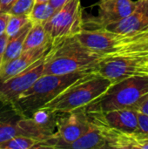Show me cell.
I'll list each match as a JSON object with an SVG mask.
<instances>
[{
  "instance_id": "obj_15",
  "label": "cell",
  "mask_w": 148,
  "mask_h": 149,
  "mask_svg": "<svg viewBox=\"0 0 148 149\" xmlns=\"http://www.w3.org/2000/svg\"><path fill=\"white\" fill-rule=\"evenodd\" d=\"M110 127L124 132H135L138 125V113L131 108L96 113Z\"/></svg>"
},
{
  "instance_id": "obj_21",
  "label": "cell",
  "mask_w": 148,
  "mask_h": 149,
  "mask_svg": "<svg viewBox=\"0 0 148 149\" xmlns=\"http://www.w3.org/2000/svg\"><path fill=\"white\" fill-rule=\"evenodd\" d=\"M28 22L29 20L26 15H10L5 29V34L8 38L14 36Z\"/></svg>"
},
{
  "instance_id": "obj_19",
  "label": "cell",
  "mask_w": 148,
  "mask_h": 149,
  "mask_svg": "<svg viewBox=\"0 0 148 149\" xmlns=\"http://www.w3.org/2000/svg\"><path fill=\"white\" fill-rule=\"evenodd\" d=\"M56 12V10L49 3H35L31 11L26 15L29 22L31 24H44Z\"/></svg>"
},
{
  "instance_id": "obj_16",
  "label": "cell",
  "mask_w": 148,
  "mask_h": 149,
  "mask_svg": "<svg viewBox=\"0 0 148 149\" xmlns=\"http://www.w3.org/2000/svg\"><path fill=\"white\" fill-rule=\"evenodd\" d=\"M89 118V116H88ZM90 129L72 143L65 145L62 149H104L107 148L106 141L98 127L89 118Z\"/></svg>"
},
{
  "instance_id": "obj_17",
  "label": "cell",
  "mask_w": 148,
  "mask_h": 149,
  "mask_svg": "<svg viewBox=\"0 0 148 149\" xmlns=\"http://www.w3.org/2000/svg\"><path fill=\"white\" fill-rule=\"evenodd\" d=\"M31 25H32L31 23L28 22L17 34L8 38V41L4 49L3 56L2 69L6 64H8L10 61H11L13 58L17 57L22 52L25 37L28 31H30Z\"/></svg>"
},
{
  "instance_id": "obj_26",
  "label": "cell",
  "mask_w": 148,
  "mask_h": 149,
  "mask_svg": "<svg viewBox=\"0 0 148 149\" xmlns=\"http://www.w3.org/2000/svg\"><path fill=\"white\" fill-rule=\"evenodd\" d=\"M8 38H9L7 37L5 33L0 36V72L2 71V60H3V52H4V49H5Z\"/></svg>"
},
{
  "instance_id": "obj_18",
  "label": "cell",
  "mask_w": 148,
  "mask_h": 149,
  "mask_svg": "<svg viewBox=\"0 0 148 149\" xmlns=\"http://www.w3.org/2000/svg\"><path fill=\"white\" fill-rule=\"evenodd\" d=\"M51 41V39L43 24H32L25 37L22 52L40 47Z\"/></svg>"
},
{
  "instance_id": "obj_25",
  "label": "cell",
  "mask_w": 148,
  "mask_h": 149,
  "mask_svg": "<svg viewBox=\"0 0 148 149\" xmlns=\"http://www.w3.org/2000/svg\"><path fill=\"white\" fill-rule=\"evenodd\" d=\"M10 14L9 12L0 13V36L5 33V29L7 26V23L9 21Z\"/></svg>"
},
{
  "instance_id": "obj_22",
  "label": "cell",
  "mask_w": 148,
  "mask_h": 149,
  "mask_svg": "<svg viewBox=\"0 0 148 149\" xmlns=\"http://www.w3.org/2000/svg\"><path fill=\"white\" fill-rule=\"evenodd\" d=\"M35 3L36 0H16L9 13L10 15H27Z\"/></svg>"
},
{
  "instance_id": "obj_14",
  "label": "cell",
  "mask_w": 148,
  "mask_h": 149,
  "mask_svg": "<svg viewBox=\"0 0 148 149\" xmlns=\"http://www.w3.org/2000/svg\"><path fill=\"white\" fill-rule=\"evenodd\" d=\"M23 117L13 102H0V144L17 135L25 136L19 125Z\"/></svg>"
},
{
  "instance_id": "obj_28",
  "label": "cell",
  "mask_w": 148,
  "mask_h": 149,
  "mask_svg": "<svg viewBox=\"0 0 148 149\" xmlns=\"http://www.w3.org/2000/svg\"><path fill=\"white\" fill-rule=\"evenodd\" d=\"M70 0H49V3L56 10H58V9H60L63 5H65L67 2H69Z\"/></svg>"
},
{
  "instance_id": "obj_2",
  "label": "cell",
  "mask_w": 148,
  "mask_h": 149,
  "mask_svg": "<svg viewBox=\"0 0 148 149\" xmlns=\"http://www.w3.org/2000/svg\"><path fill=\"white\" fill-rule=\"evenodd\" d=\"M91 72H94L44 74L22 93L13 103L24 117H30L36 110L51 101L72 83Z\"/></svg>"
},
{
  "instance_id": "obj_4",
  "label": "cell",
  "mask_w": 148,
  "mask_h": 149,
  "mask_svg": "<svg viewBox=\"0 0 148 149\" xmlns=\"http://www.w3.org/2000/svg\"><path fill=\"white\" fill-rule=\"evenodd\" d=\"M147 93L148 75L132 76L113 83L102 95L84 108L87 113H104L130 108Z\"/></svg>"
},
{
  "instance_id": "obj_23",
  "label": "cell",
  "mask_w": 148,
  "mask_h": 149,
  "mask_svg": "<svg viewBox=\"0 0 148 149\" xmlns=\"http://www.w3.org/2000/svg\"><path fill=\"white\" fill-rule=\"evenodd\" d=\"M130 108L139 113L148 115V93L143 95Z\"/></svg>"
},
{
  "instance_id": "obj_29",
  "label": "cell",
  "mask_w": 148,
  "mask_h": 149,
  "mask_svg": "<svg viewBox=\"0 0 148 149\" xmlns=\"http://www.w3.org/2000/svg\"><path fill=\"white\" fill-rule=\"evenodd\" d=\"M49 2V0H36V3H45Z\"/></svg>"
},
{
  "instance_id": "obj_24",
  "label": "cell",
  "mask_w": 148,
  "mask_h": 149,
  "mask_svg": "<svg viewBox=\"0 0 148 149\" xmlns=\"http://www.w3.org/2000/svg\"><path fill=\"white\" fill-rule=\"evenodd\" d=\"M136 132L148 134V115L138 113V125Z\"/></svg>"
},
{
  "instance_id": "obj_8",
  "label": "cell",
  "mask_w": 148,
  "mask_h": 149,
  "mask_svg": "<svg viewBox=\"0 0 148 149\" xmlns=\"http://www.w3.org/2000/svg\"><path fill=\"white\" fill-rule=\"evenodd\" d=\"M87 113V112H86ZM91 120L98 127L107 148L148 149V134L124 132L108 126L96 113H87Z\"/></svg>"
},
{
  "instance_id": "obj_10",
  "label": "cell",
  "mask_w": 148,
  "mask_h": 149,
  "mask_svg": "<svg viewBox=\"0 0 148 149\" xmlns=\"http://www.w3.org/2000/svg\"><path fill=\"white\" fill-rule=\"evenodd\" d=\"M136 5L133 0H100L98 15L84 17V29H103L107 24L118 22L129 15Z\"/></svg>"
},
{
  "instance_id": "obj_5",
  "label": "cell",
  "mask_w": 148,
  "mask_h": 149,
  "mask_svg": "<svg viewBox=\"0 0 148 149\" xmlns=\"http://www.w3.org/2000/svg\"><path fill=\"white\" fill-rule=\"evenodd\" d=\"M97 72L112 84L132 76L148 75V55L123 53L105 56L98 64Z\"/></svg>"
},
{
  "instance_id": "obj_3",
  "label": "cell",
  "mask_w": 148,
  "mask_h": 149,
  "mask_svg": "<svg viewBox=\"0 0 148 149\" xmlns=\"http://www.w3.org/2000/svg\"><path fill=\"white\" fill-rule=\"evenodd\" d=\"M112 82L98 72H91L78 79L43 107L56 113H67L84 108L102 95Z\"/></svg>"
},
{
  "instance_id": "obj_12",
  "label": "cell",
  "mask_w": 148,
  "mask_h": 149,
  "mask_svg": "<svg viewBox=\"0 0 148 149\" xmlns=\"http://www.w3.org/2000/svg\"><path fill=\"white\" fill-rule=\"evenodd\" d=\"M103 29L122 36H131L148 29V0H136V5L129 15Z\"/></svg>"
},
{
  "instance_id": "obj_30",
  "label": "cell",
  "mask_w": 148,
  "mask_h": 149,
  "mask_svg": "<svg viewBox=\"0 0 148 149\" xmlns=\"http://www.w3.org/2000/svg\"><path fill=\"white\" fill-rule=\"evenodd\" d=\"M136 54H147L148 55V48L146 51H144V52H140V53H136Z\"/></svg>"
},
{
  "instance_id": "obj_9",
  "label": "cell",
  "mask_w": 148,
  "mask_h": 149,
  "mask_svg": "<svg viewBox=\"0 0 148 149\" xmlns=\"http://www.w3.org/2000/svg\"><path fill=\"white\" fill-rule=\"evenodd\" d=\"M44 57L32 64L23 72L5 79L0 80V102H13L43 75Z\"/></svg>"
},
{
  "instance_id": "obj_27",
  "label": "cell",
  "mask_w": 148,
  "mask_h": 149,
  "mask_svg": "<svg viewBox=\"0 0 148 149\" xmlns=\"http://www.w3.org/2000/svg\"><path fill=\"white\" fill-rule=\"evenodd\" d=\"M16 0H0V13L9 12Z\"/></svg>"
},
{
  "instance_id": "obj_7",
  "label": "cell",
  "mask_w": 148,
  "mask_h": 149,
  "mask_svg": "<svg viewBox=\"0 0 148 149\" xmlns=\"http://www.w3.org/2000/svg\"><path fill=\"white\" fill-rule=\"evenodd\" d=\"M51 39L76 36L84 29L81 0H70L44 24Z\"/></svg>"
},
{
  "instance_id": "obj_11",
  "label": "cell",
  "mask_w": 148,
  "mask_h": 149,
  "mask_svg": "<svg viewBox=\"0 0 148 149\" xmlns=\"http://www.w3.org/2000/svg\"><path fill=\"white\" fill-rule=\"evenodd\" d=\"M76 37L84 46L102 57L114 54L123 38L105 29H83Z\"/></svg>"
},
{
  "instance_id": "obj_13",
  "label": "cell",
  "mask_w": 148,
  "mask_h": 149,
  "mask_svg": "<svg viewBox=\"0 0 148 149\" xmlns=\"http://www.w3.org/2000/svg\"><path fill=\"white\" fill-rule=\"evenodd\" d=\"M51 45V41L48 44L22 52L17 57L6 64L0 72V80H5L30 67L32 64L45 56Z\"/></svg>"
},
{
  "instance_id": "obj_6",
  "label": "cell",
  "mask_w": 148,
  "mask_h": 149,
  "mask_svg": "<svg viewBox=\"0 0 148 149\" xmlns=\"http://www.w3.org/2000/svg\"><path fill=\"white\" fill-rule=\"evenodd\" d=\"M90 127L91 123L85 108L67 113H58L54 138L40 142L37 149H62L65 145L72 143L84 135Z\"/></svg>"
},
{
  "instance_id": "obj_20",
  "label": "cell",
  "mask_w": 148,
  "mask_h": 149,
  "mask_svg": "<svg viewBox=\"0 0 148 149\" xmlns=\"http://www.w3.org/2000/svg\"><path fill=\"white\" fill-rule=\"evenodd\" d=\"M40 142L31 137L17 135L2 142L0 144V149H37Z\"/></svg>"
},
{
  "instance_id": "obj_1",
  "label": "cell",
  "mask_w": 148,
  "mask_h": 149,
  "mask_svg": "<svg viewBox=\"0 0 148 149\" xmlns=\"http://www.w3.org/2000/svg\"><path fill=\"white\" fill-rule=\"evenodd\" d=\"M103 57L84 46L76 36L51 40L44 56V74H66L79 72H96Z\"/></svg>"
}]
</instances>
